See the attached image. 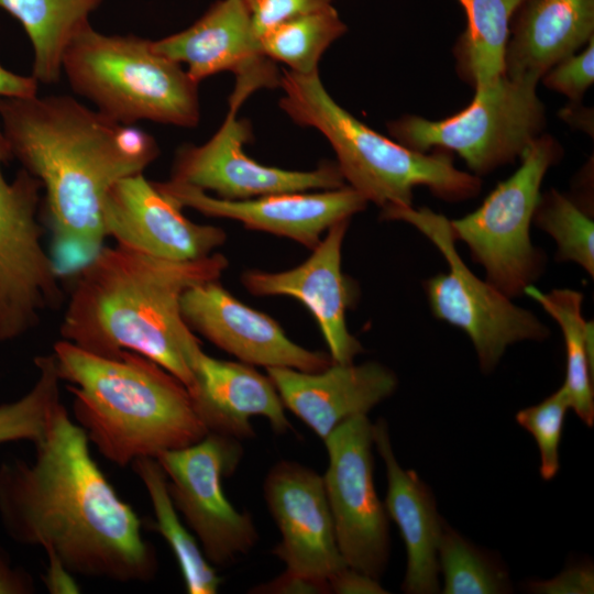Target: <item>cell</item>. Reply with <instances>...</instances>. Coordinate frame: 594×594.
Segmentation results:
<instances>
[{"label":"cell","instance_id":"ba28073f","mask_svg":"<svg viewBox=\"0 0 594 594\" xmlns=\"http://www.w3.org/2000/svg\"><path fill=\"white\" fill-rule=\"evenodd\" d=\"M381 217L414 226L443 255L448 272L425 283L431 311L469 336L483 372L495 369L508 345L549 336V329L532 312L472 273L457 251L450 220L443 215L427 207L388 206Z\"/></svg>","mask_w":594,"mask_h":594},{"label":"cell","instance_id":"f35d334b","mask_svg":"<svg viewBox=\"0 0 594 594\" xmlns=\"http://www.w3.org/2000/svg\"><path fill=\"white\" fill-rule=\"evenodd\" d=\"M45 584L51 593H78L73 574L58 561L47 560Z\"/></svg>","mask_w":594,"mask_h":594},{"label":"cell","instance_id":"f546056e","mask_svg":"<svg viewBox=\"0 0 594 594\" xmlns=\"http://www.w3.org/2000/svg\"><path fill=\"white\" fill-rule=\"evenodd\" d=\"M38 375L32 389L19 400L0 406V443L29 440L34 444L46 433L61 400V383L53 353L34 360Z\"/></svg>","mask_w":594,"mask_h":594},{"label":"cell","instance_id":"44dd1931","mask_svg":"<svg viewBox=\"0 0 594 594\" xmlns=\"http://www.w3.org/2000/svg\"><path fill=\"white\" fill-rule=\"evenodd\" d=\"M193 372L195 384L189 393L208 432L238 440L253 438L250 418L254 416L265 417L278 435L292 429L273 382L252 365L218 360L200 350Z\"/></svg>","mask_w":594,"mask_h":594},{"label":"cell","instance_id":"83f0119b","mask_svg":"<svg viewBox=\"0 0 594 594\" xmlns=\"http://www.w3.org/2000/svg\"><path fill=\"white\" fill-rule=\"evenodd\" d=\"M346 32L333 6L282 22L260 36L263 54L287 65L290 72H318L327 48Z\"/></svg>","mask_w":594,"mask_h":594},{"label":"cell","instance_id":"5bb4252c","mask_svg":"<svg viewBox=\"0 0 594 594\" xmlns=\"http://www.w3.org/2000/svg\"><path fill=\"white\" fill-rule=\"evenodd\" d=\"M263 494L282 536L272 553L286 570L329 582L348 566L337 543L322 475L280 460L268 471Z\"/></svg>","mask_w":594,"mask_h":594},{"label":"cell","instance_id":"836d02e7","mask_svg":"<svg viewBox=\"0 0 594 594\" xmlns=\"http://www.w3.org/2000/svg\"><path fill=\"white\" fill-rule=\"evenodd\" d=\"M260 36L273 26L329 6L332 0H243Z\"/></svg>","mask_w":594,"mask_h":594},{"label":"cell","instance_id":"52a82bcc","mask_svg":"<svg viewBox=\"0 0 594 594\" xmlns=\"http://www.w3.org/2000/svg\"><path fill=\"white\" fill-rule=\"evenodd\" d=\"M537 84L503 74L474 89L470 105L453 116L432 121L406 114L389 121L387 128L396 142L410 150L454 151L473 173L487 174L520 158L542 134L546 108Z\"/></svg>","mask_w":594,"mask_h":594},{"label":"cell","instance_id":"ffe728a7","mask_svg":"<svg viewBox=\"0 0 594 594\" xmlns=\"http://www.w3.org/2000/svg\"><path fill=\"white\" fill-rule=\"evenodd\" d=\"M286 408L322 441L346 419L366 415L397 387L396 375L377 362H333L320 372L267 367Z\"/></svg>","mask_w":594,"mask_h":594},{"label":"cell","instance_id":"7402d4cb","mask_svg":"<svg viewBox=\"0 0 594 594\" xmlns=\"http://www.w3.org/2000/svg\"><path fill=\"white\" fill-rule=\"evenodd\" d=\"M373 440L386 470L384 506L406 546L407 568L402 590L407 594L438 593V548L446 521L437 510L431 488L416 471L405 470L398 463L386 420L381 418L373 424Z\"/></svg>","mask_w":594,"mask_h":594},{"label":"cell","instance_id":"7a4b0ae2","mask_svg":"<svg viewBox=\"0 0 594 594\" xmlns=\"http://www.w3.org/2000/svg\"><path fill=\"white\" fill-rule=\"evenodd\" d=\"M0 124L12 156L45 191L54 266L73 276L105 246L109 190L143 173L160 154L157 142L66 95L0 97Z\"/></svg>","mask_w":594,"mask_h":594},{"label":"cell","instance_id":"603a6c76","mask_svg":"<svg viewBox=\"0 0 594 594\" xmlns=\"http://www.w3.org/2000/svg\"><path fill=\"white\" fill-rule=\"evenodd\" d=\"M594 37V0H525L514 12L504 74L539 81Z\"/></svg>","mask_w":594,"mask_h":594},{"label":"cell","instance_id":"f1b7e54d","mask_svg":"<svg viewBox=\"0 0 594 594\" xmlns=\"http://www.w3.org/2000/svg\"><path fill=\"white\" fill-rule=\"evenodd\" d=\"M443 594H504L509 575L493 556L476 548L446 522L438 548Z\"/></svg>","mask_w":594,"mask_h":594},{"label":"cell","instance_id":"30bf717a","mask_svg":"<svg viewBox=\"0 0 594 594\" xmlns=\"http://www.w3.org/2000/svg\"><path fill=\"white\" fill-rule=\"evenodd\" d=\"M11 157L0 124V342L33 328L63 301L62 277L37 220L42 184L24 168L8 183L1 165Z\"/></svg>","mask_w":594,"mask_h":594},{"label":"cell","instance_id":"ab89813d","mask_svg":"<svg viewBox=\"0 0 594 594\" xmlns=\"http://www.w3.org/2000/svg\"><path fill=\"white\" fill-rule=\"evenodd\" d=\"M33 583L30 576L22 572L12 571L0 557V593H30Z\"/></svg>","mask_w":594,"mask_h":594},{"label":"cell","instance_id":"6da1fadb","mask_svg":"<svg viewBox=\"0 0 594 594\" xmlns=\"http://www.w3.org/2000/svg\"><path fill=\"white\" fill-rule=\"evenodd\" d=\"M35 460L0 470V513L19 542L40 546L73 575L120 583L147 582L157 572L153 546L134 509L94 460L85 430L62 404Z\"/></svg>","mask_w":594,"mask_h":594},{"label":"cell","instance_id":"277c9868","mask_svg":"<svg viewBox=\"0 0 594 594\" xmlns=\"http://www.w3.org/2000/svg\"><path fill=\"white\" fill-rule=\"evenodd\" d=\"M53 355L77 424L108 461L125 466L208 433L188 388L156 362L131 351L102 356L65 340Z\"/></svg>","mask_w":594,"mask_h":594},{"label":"cell","instance_id":"484cf974","mask_svg":"<svg viewBox=\"0 0 594 594\" xmlns=\"http://www.w3.org/2000/svg\"><path fill=\"white\" fill-rule=\"evenodd\" d=\"M466 28L454 46L459 75L485 87L504 74V55L514 12L525 0H459Z\"/></svg>","mask_w":594,"mask_h":594},{"label":"cell","instance_id":"ac0fdd59","mask_svg":"<svg viewBox=\"0 0 594 594\" xmlns=\"http://www.w3.org/2000/svg\"><path fill=\"white\" fill-rule=\"evenodd\" d=\"M350 219L333 224L300 265L276 273L250 270L241 280L255 296H289L316 318L333 362L352 363L363 351L346 327L345 311L353 295L341 268L342 242Z\"/></svg>","mask_w":594,"mask_h":594},{"label":"cell","instance_id":"3957f363","mask_svg":"<svg viewBox=\"0 0 594 594\" xmlns=\"http://www.w3.org/2000/svg\"><path fill=\"white\" fill-rule=\"evenodd\" d=\"M227 267V257L219 253L170 261L105 245L72 276L61 336L102 356L139 353L190 391L194 360L202 349L182 316L180 299L189 288L219 279Z\"/></svg>","mask_w":594,"mask_h":594},{"label":"cell","instance_id":"d590c367","mask_svg":"<svg viewBox=\"0 0 594 594\" xmlns=\"http://www.w3.org/2000/svg\"><path fill=\"white\" fill-rule=\"evenodd\" d=\"M254 594H330L328 581L304 576L285 570L271 581L251 588Z\"/></svg>","mask_w":594,"mask_h":594},{"label":"cell","instance_id":"74e56055","mask_svg":"<svg viewBox=\"0 0 594 594\" xmlns=\"http://www.w3.org/2000/svg\"><path fill=\"white\" fill-rule=\"evenodd\" d=\"M37 89L38 82L32 75H19L0 65V97H32Z\"/></svg>","mask_w":594,"mask_h":594},{"label":"cell","instance_id":"4316f807","mask_svg":"<svg viewBox=\"0 0 594 594\" xmlns=\"http://www.w3.org/2000/svg\"><path fill=\"white\" fill-rule=\"evenodd\" d=\"M131 466L147 492L155 516L154 529L165 539L175 556L187 593L216 594L221 578L206 559L197 539L182 524L161 464L155 458H139Z\"/></svg>","mask_w":594,"mask_h":594},{"label":"cell","instance_id":"9a60e30c","mask_svg":"<svg viewBox=\"0 0 594 594\" xmlns=\"http://www.w3.org/2000/svg\"><path fill=\"white\" fill-rule=\"evenodd\" d=\"M180 311L190 329L243 363L310 373L333 363L330 354L292 341L277 321L241 302L218 279L186 290Z\"/></svg>","mask_w":594,"mask_h":594},{"label":"cell","instance_id":"7c38bea8","mask_svg":"<svg viewBox=\"0 0 594 594\" xmlns=\"http://www.w3.org/2000/svg\"><path fill=\"white\" fill-rule=\"evenodd\" d=\"M323 443L329 465L322 477L340 553L348 566L380 580L389 558V517L374 486L373 424L353 416Z\"/></svg>","mask_w":594,"mask_h":594},{"label":"cell","instance_id":"4dcf8cb0","mask_svg":"<svg viewBox=\"0 0 594 594\" xmlns=\"http://www.w3.org/2000/svg\"><path fill=\"white\" fill-rule=\"evenodd\" d=\"M532 221L558 244L557 258L594 274V223L571 198L556 189L541 194Z\"/></svg>","mask_w":594,"mask_h":594},{"label":"cell","instance_id":"9c48e42d","mask_svg":"<svg viewBox=\"0 0 594 594\" xmlns=\"http://www.w3.org/2000/svg\"><path fill=\"white\" fill-rule=\"evenodd\" d=\"M561 155L558 141L541 134L521 155L519 168L476 210L450 221L455 241L468 244L486 280L509 298L524 294L542 271L543 255L531 244L529 229L542 179Z\"/></svg>","mask_w":594,"mask_h":594},{"label":"cell","instance_id":"8992f818","mask_svg":"<svg viewBox=\"0 0 594 594\" xmlns=\"http://www.w3.org/2000/svg\"><path fill=\"white\" fill-rule=\"evenodd\" d=\"M62 73L77 95L119 123L194 128L200 120L198 82L150 40L88 25L66 48Z\"/></svg>","mask_w":594,"mask_h":594},{"label":"cell","instance_id":"e0dca14e","mask_svg":"<svg viewBox=\"0 0 594 594\" xmlns=\"http://www.w3.org/2000/svg\"><path fill=\"white\" fill-rule=\"evenodd\" d=\"M103 226L106 235L117 244L170 261L206 257L227 239L220 228L190 221L143 173L111 187L103 206Z\"/></svg>","mask_w":594,"mask_h":594},{"label":"cell","instance_id":"d4e9b609","mask_svg":"<svg viewBox=\"0 0 594 594\" xmlns=\"http://www.w3.org/2000/svg\"><path fill=\"white\" fill-rule=\"evenodd\" d=\"M528 295L558 322L563 334L566 388L570 407L588 427L594 422V346L593 323L582 317L583 295L573 289H553L542 293L534 285L525 288Z\"/></svg>","mask_w":594,"mask_h":594},{"label":"cell","instance_id":"e575fe53","mask_svg":"<svg viewBox=\"0 0 594 594\" xmlns=\"http://www.w3.org/2000/svg\"><path fill=\"white\" fill-rule=\"evenodd\" d=\"M526 588L537 594H592L593 565L590 563L571 565L551 580L527 582Z\"/></svg>","mask_w":594,"mask_h":594},{"label":"cell","instance_id":"8fae6325","mask_svg":"<svg viewBox=\"0 0 594 594\" xmlns=\"http://www.w3.org/2000/svg\"><path fill=\"white\" fill-rule=\"evenodd\" d=\"M242 455L238 439L208 432L189 447L155 458L166 474L174 506L213 566L233 564L258 540L250 514L237 510L222 488L223 477L233 474Z\"/></svg>","mask_w":594,"mask_h":594},{"label":"cell","instance_id":"d6986e66","mask_svg":"<svg viewBox=\"0 0 594 594\" xmlns=\"http://www.w3.org/2000/svg\"><path fill=\"white\" fill-rule=\"evenodd\" d=\"M154 50L187 66L199 84L221 72L260 88L279 86V73L260 44L243 0H219L189 28L152 41Z\"/></svg>","mask_w":594,"mask_h":594},{"label":"cell","instance_id":"4fadbf2b","mask_svg":"<svg viewBox=\"0 0 594 594\" xmlns=\"http://www.w3.org/2000/svg\"><path fill=\"white\" fill-rule=\"evenodd\" d=\"M249 96L234 88L228 114L212 138L201 145L180 146L175 155L172 180L227 200H242L279 193L328 190L343 187L337 163L326 162L312 170H287L252 160L243 150L252 135L246 120L238 118Z\"/></svg>","mask_w":594,"mask_h":594},{"label":"cell","instance_id":"2e32d148","mask_svg":"<svg viewBox=\"0 0 594 594\" xmlns=\"http://www.w3.org/2000/svg\"><path fill=\"white\" fill-rule=\"evenodd\" d=\"M154 183L182 209L188 207L208 217L237 220L248 229L285 237L311 250L323 232L364 210L367 204L361 194L345 185L318 193H279L227 200L172 179Z\"/></svg>","mask_w":594,"mask_h":594},{"label":"cell","instance_id":"d6a6232c","mask_svg":"<svg viewBox=\"0 0 594 594\" xmlns=\"http://www.w3.org/2000/svg\"><path fill=\"white\" fill-rule=\"evenodd\" d=\"M541 79L549 89L580 102L594 81V37L582 52L559 62Z\"/></svg>","mask_w":594,"mask_h":594},{"label":"cell","instance_id":"8d00e7d4","mask_svg":"<svg viewBox=\"0 0 594 594\" xmlns=\"http://www.w3.org/2000/svg\"><path fill=\"white\" fill-rule=\"evenodd\" d=\"M331 593L336 594H386L380 581L350 566L337 572L330 580Z\"/></svg>","mask_w":594,"mask_h":594},{"label":"cell","instance_id":"5b68a950","mask_svg":"<svg viewBox=\"0 0 594 594\" xmlns=\"http://www.w3.org/2000/svg\"><path fill=\"white\" fill-rule=\"evenodd\" d=\"M279 87L284 90L282 110L329 141L343 179L367 202L382 209L409 207L417 186H426L449 201L479 194L480 178L455 168L450 153L439 148L432 154L414 151L375 132L333 100L318 72L301 75L283 70Z\"/></svg>","mask_w":594,"mask_h":594},{"label":"cell","instance_id":"1f68e13d","mask_svg":"<svg viewBox=\"0 0 594 594\" xmlns=\"http://www.w3.org/2000/svg\"><path fill=\"white\" fill-rule=\"evenodd\" d=\"M570 399L564 385L541 403L520 409L516 421L532 435L540 453V475L552 480L559 469V446Z\"/></svg>","mask_w":594,"mask_h":594},{"label":"cell","instance_id":"cb8c5ba5","mask_svg":"<svg viewBox=\"0 0 594 594\" xmlns=\"http://www.w3.org/2000/svg\"><path fill=\"white\" fill-rule=\"evenodd\" d=\"M103 0H0V9L25 30L34 52L32 76L38 84H56L70 42L89 24Z\"/></svg>","mask_w":594,"mask_h":594}]
</instances>
